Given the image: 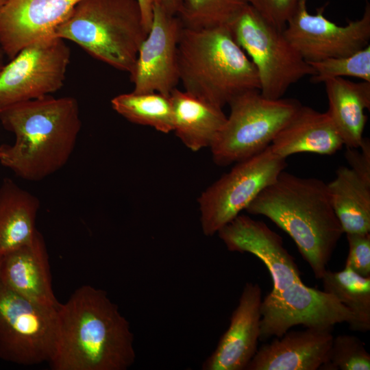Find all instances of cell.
I'll use <instances>...</instances> for the list:
<instances>
[{"instance_id": "cell-1", "label": "cell", "mask_w": 370, "mask_h": 370, "mask_svg": "<svg viewBox=\"0 0 370 370\" xmlns=\"http://www.w3.org/2000/svg\"><path fill=\"white\" fill-rule=\"evenodd\" d=\"M218 235L229 251L254 255L271 275L273 288L261 302L260 340L280 337L298 325L332 329L352 321L351 311L335 297L302 282L282 237L264 222L239 214Z\"/></svg>"}, {"instance_id": "cell-2", "label": "cell", "mask_w": 370, "mask_h": 370, "mask_svg": "<svg viewBox=\"0 0 370 370\" xmlns=\"http://www.w3.org/2000/svg\"><path fill=\"white\" fill-rule=\"evenodd\" d=\"M53 370H126L135 362L130 325L106 291L78 288L58 308Z\"/></svg>"}, {"instance_id": "cell-3", "label": "cell", "mask_w": 370, "mask_h": 370, "mask_svg": "<svg viewBox=\"0 0 370 370\" xmlns=\"http://www.w3.org/2000/svg\"><path fill=\"white\" fill-rule=\"evenodd\" d=\"M0 122L15 136L14 144L0 146L1 164L36 182L66 164L82 126L75 98L49 95L0 109Z\"/></svg>"}, {"instance_id": "cell-4", "label": "cell", "mask_w": 370, "mask_h": 370, "mask_svg": "<svg viewBox=\"0 0 370 370\" xmlns=\"http://www.w3.org/2000/svg\"><path fill=\"white\" fill-rule=\"evenodd\" d=\"M245 210L267 217L286 232L315 278H321L343 234L326 183L283 171Z\"/></svg>"}, {"instance_id": "cell-5", "label": "cell", "mask_w": 370, "mask_h": 370, "mask_svg": "<svg viewBox=\"0 0 370 370\" xmlns=\"http://www.w3.org/2000/svg\"><path fill=\"white\" fill-rule=\"evenodd\" d=\"M177 62L184 90L221 108L245 92L260 90L256 69L229 26H182Z\"/></svg>"}, {"instance_id": "cell-6", "label": "cell", "mask_w": 370, "mask_h": 370, "mask_svg": "<svg viewBox=\"0 0 370 370\" xmlns=\"http://www.w3.org/2000/svg\"><path fill=\"white\" fill-rule=\"evenodd\" d=\"M147 33L137 0H82L55 36L130 74Z\"/></svg>"}, {"instance_id": "cell-7", "label": "cell", "mask_w": 370, "mask_h": 370, "mask_svg": "<svg viewBox=\"0 0 370 370\" xmlns=\"http://www.w3.org/2000/svg\"><path fill=\"white\" fill-rule=\"evenodd\" d=\"M230 113L210 146L219 166L252 157L267 148L301 103L293 99H269L259 90L245 92L228 104Z\"/></svg>"}, {"instance_id": "cell-8", "label": "cell", "mask_w": 370, "mask_h": 370, "mask_svg": "<svg viewBox=\"0 0 370 370\" xmlns=\"http://www.w3.org/2000/svg\"><path fill=\"white\" fill-rule=\"evenodd\" d=\"M229 27L256 67L264 97L282 98L291 86L314 75L312 66L288 40L284 30L271 25L249 4Z\"/></svg>"}, {"instance_id": "cell-9", "label": "cell", "mask_w": 370, "mask_h": 370, "mask_svg": "<svg viewBox=\"0 0 370 370\" xmlns=\"http://www.w3.org/2000/svg\"><path fill=\"white\" fill-rule=\"evenodd\" d=\"M58 307L29 300L0 282V358L22 365L49 362L57 342Z\"/></svg>"}, {"instance_id": "cell-10", "label": "cell", "mask_w": 370, "mask_h": 370, "mask_svg": "<svg viewBox=\"0 0 370 370\" xmlns=\"http://www.w3.org/2000/svg\"><path fill=\"white\" fill-rule=\"evenodd\" d=\"M286 166V159L271 150L236 162L227 173L205 190L198 199L201 226L207 236L231 222Z\"/></svg>"}, {"instance_id": "cell-11", "label": "cell", "mask_w": 370, "mask_h": 370, "mask_svg": "<svg viewBox=\"0 0 370 370\" xmlns=\"http://www.w3.org/2000/svg\"><path fill=\"white\" fill-rule=\"evenodd\" d=\"M70 58L65 40L56 36L22 49L0 72V109L59 90Z\"/></svg>"}, {"instance_id": "cell-12", "label": "cell", "mask_w": 370, "mask_h": 370, "mask_svg": "<svg viewBox=\"0 0 370 370\" xmlns=\"http://www.w3.org/2000/svg\"><path fill=\"white\" fill-rule=\"evenodd\" d=\"M307 1L301 0L283 31L306 62L349 56L369 45L370 5L367 0L362 17L349 21L344 26L324 16L325 5L317 8L314 14L309 13Z\"/></svg>"}, {"instance_id": "cell-13", "label": "cell", "mask_w": 370, "mask_h": 370, "mask_svg": "<svg viewBox=\"0 0 370 370\" xmlns=\"http://www.w3.org/2000/svg\"><path fill=\"white\" fill-rule=\"evenodd\" d=\"M182 23L154 1L153 18L130 73L133 92L169 96L179 80L177 50Z\"/></svg>"}, {"instance_id": "cell-14", "label": "cell", "mask_w": 370, "mask_h": 370, "mask_svg": "<svg viewBox=\"0 0 370 370\" xmlns=\"http://www.w3.org/2000/svg\"><path fill=\"white\" fill-rule=\"evenodd\" d=\"M82 0H6L0 10V46L10 60L22 49L55 36Z\"/></svg>"}, {"instance_id": "cell-15", "label": "cell", "mask_w": 370, "mask_h": 370, "mask_svg": "<svg viewBox=\"0 0 370 370\" xmlns=\"http://www.w3.org/2000/svg\"><path fill=\"white\" fill-rule=\"evenodd\" d=\"M262 292L247 282L230 317L228 328L201 365L203 370H245L258 350Z\"/></svg>"}, {"instance_id": "cell-16", "label": "cell", "mask_w": 370, "mask_h": 370, "mask_svg": "<svg viewBox=\"0 0 370 370\" xmlns=\"http://www.w3.org/2000/svg\"><path fill=\"white\" fill-rule=\"evenodd\" d=\"M333 335L331 328L287 331L262 345L245 370H317L325 362Z\"/></svg>"}, {"instance_id": "cell-17", "label": "cell", "mask_w": 370, "mask_h": 370, "mask_svg": "<svg viewBox=\"0 0 370 370\" xmlns=\"http://www.w3.org/2000/svg\"><path fill=\"white\" fill-rule=\"evenodd\" d=\"M0 282L29 300L59 306L52 288L47 247L38 230L29 243L2 256Z\"/></svg>"}, {"instance_id": "cell-18", "label": "cell", "mask_w": 370, "mask_h": 370, "mask_svg": "<svg viewBox=\"0 0 370 370\" xmlns=\"http://www.w3.org/2000/svg\"><path fill=\"white\" fill-rule=\"evenodd\" d=\"M343 145L327 112H321L301 105L269 146L273 153L286 159L294 153L304 152L332 155Z\"/></svg>"}, {"instance_id": "cell-19", "label": "cell", "mask_w": 370, "mask_h": 370, "mask_svg": "<svg viewBox=\"0 0 370 370\" xmlns=\"http://www.w3.org/2000/svg\"><path fill=\"white\" fill-rule=\"evenodd\" d=\"M330 116L347 148H359L370 108V82H354L343 77L324 82Z\"/></svg>"}, {"instance_id": "cell-20", "label": "cell", "mask_w": 370, "mask_h": 370, "mask_svg": "<svg viewBox=\"0 0 370 370\" xmlns=\"http://www.w3.org/2000/svg\"><path fill=\"white\" fill-rule=\"evenodd\" d=\"M170 99L173 132L193 151L210 147L226 121L222 108L177 88L171 92Z\"/></svg>"}, {"instance_id": "cell-21", "label": "cell", "mask_w": 370, "mask_h": 370, "mask_svg": "<svg viewBox=\"0 0 370 370\" xmlns=\"http://www.w3.org/2000/svg\"><path fill=\"white\" fill-rule=\"evenodd\" d=\"M40 207L34 195L10 179L0 186V256L29 243L37 230L36 220Z\"/></svg>"}, {"instance_id": "cell-22", "label": "cell", "mask_w": 370, "mask_h": 370, "mask_svg": "<svg viewBox=\"0 0 370 370\" xmlns=\"http://www.w3.org/2000/svg\"><path fill=\"white\" fill-rule=\"evenodd\" d=\"M334 211L343 233L370 232V182L350 167L340 166L327 184Z\"/></svg>"}, {"instance_id": "cell-23", "label": "cell", "mask_w": 370, "mask_h": 370, "mask_svg": "<svg viewBox=\"0 0 370 370\" xmlns=\"http://www.w3.org/2000/svg\"><path fill=\"white\" fill-rule=\"evenodd\" d=\"M323 291L335 297L352 312L351 330H370V277H362L345 267L341 271L326 269L320 279Z\"/></svg>"}, {"instance_id": "cell-24", "label": "cell", "mask_w": 370, "mask_h": 370, "mask_svg": "<svg viewBox=\"0 0 370 370\" xmlns=\"http://www.w3.org/2000/svg\"><path fill=\"white\" fill-rule=\"evenodd\" d=\"M112 108L134 123L149 126L162 133L173 132V108L170 95L156 92H131L113 97Z\"/></svg>"}, {"instance_id": "cell-25", "label": "cell", "mask_w": 370, "mask_h": 370, "mask_svg": "<svg viewBox=\"0 0 370 370\" xmlns=\"http://www.w3.org/2000/svg\"><path fill=\"white\" fill-rule=\"evenodd\" d=\"M247 5V0H181L176 15L188 28L230 26Z\"/></svg>"}, {"instance_id": "cell-26", "label": "cell", "mask_w": 370, "mask_h": 370, "mask_svg": "<svg viewBox=\"0 0 370 370\" xmlns=\"http://www.w3.org/2000/svg\"><path fill=\"white\" fill-rule=\"evenodd\" d=\"M314 70L312 82H324L330 78L353 77L370 82V45L347 56L309 62Z\"/></svg>"}, {"instance_id": "cell-27", "label": "cell", "mask_w": 370, "mask_h": 370, "mask_svg": "<svg viewBox=\"0 0 370 370\" xmlns=\"http://www.w3.org/2000/svg\"><path fill=\"white\" fill-rule=\"evenodd\" d=\"M321 370H369L370 355L362 341L353 335L333 338L325 362Z\"/></svg>"}, {"instance_id": "cell-28", "label": "cell", "mask_w": 370, "mask_h": 370, "mask_svg": "<svg viewBox=\"0 0 370 370\" xmlns=\"http://www.w3.org/2000/svg\"><path fill=\"white\" fill-rule=\"evenodd\" d=\"M301 0H247L265 21L278 29L284 30L296 11Z\"/></svg>"}, {"instance_id": "cell-29", "label": "cell", "mask_w": 370, "mask_h": 370, "mask_svg": "<svg viewBox=\"0 0 370 370\" xmlns=\"http://www.w3.org/2000/svg\"><path fill=\"white\" fill-rule=\"evenodd\" d=\"M349 253L345 267L362 277H370V233L346 234Z\"/></svg>"}, {"instance_id": "cell-30", "label": "cell", "mask_w": 370, "mask_h": 370, "mask_svg": "<svg viewBox=\"0 0 370 370\" xmlns=\"http://www.w3.org/2000/svg\"><path fill=\"white\" fill-rule=\"evenodd\" d=\"M359 148H347L345 156L350 168L365 180L370 182V141L363 138Z\"/></svg>"}, {"instance_id": "cell-31", "label": "cell", "mask_w": 370, "mask_h": 370, "mask_svg": "<svg viewBox=\"0 0 370 370\" xmlns=\"http://www.w3.org/2000/svg\"><path fill=\"white\" fill-rule=\"evenodd\" d=\"M141 12L144 25L149 32L153 18L154 0H137Z\"/></svg>"}, {"instance_id": "cell-32", "label": "cell", "mask_w": 370, "mask_h": 370, "mask_svg": "<svg viewBox=\"0 0 370 370\" xmlns=\"http://www.w3.org/2000/svg\"><path fill=\"white\" fill-rule=\"evenodd\" d=\"M161 4L169 12L176 14L181 0H154Z\"/></svg>"}, {"instance_id": "cell-33", "label": "cell", "mask_w": 370, "mask_h": 370, "mask_svg": "<svg viewBox=\"0 0 370 370\" xmlns=\"http://www.w3.org/2000/svg\"><path fill=\"white\" fill-rule=\"evenodd\" d=\"M3 53L2 49H1V47L0 46V72L1 71V69H3L4 64H3V58H2V54Z\"/></svg>"}, {"instance_id": "cell-34", "label": "cell", "mask_w": 370, "mask_h": 370, "mask_svg": "<svg viewBox=\"0 0 370 370\" xmlns=\"http://www.w3.org/2000/svg\"><path fill=\"white\" fill-rule=\"evenodd\" d=\"M5 1L6 0H0V10L3 7Z\"/></svg>"}, {"instance_id": "cell-35", "label": "cell", "mask_w": 370, "mask_h": 370, "mask_svg": "<svg viewBox=\"0 0 370 370\" xmlns=\"http://www.w3.org/2000/svg\"><path fill=\"white\" fill-rule=\"evenodd\" d=\"M1 258H2V256H0V267H1Z\"/></svg>"}]
</instances>
